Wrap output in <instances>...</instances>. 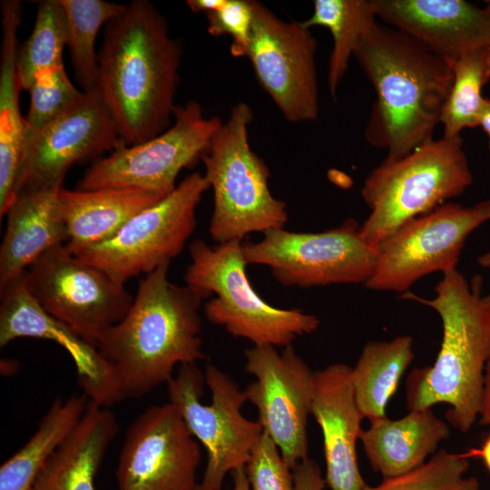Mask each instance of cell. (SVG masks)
Returning <instances> with one entry per match:
<instances>
[{
  "label": "cell",
  "instance_id": "obj_17",
  "mask_svg": "<svg viewBox=\"0 0 490 490\" xmlns=\"http://www.w3.org/2000/svg\"><path fill=\"white\" fill-rule=\"evenodd\" d=\"M201 449L176 407L141 413L129 426L116 468L117 490H197Z\"/></svg>",
  "mask_w": 490,
  "mask_h": 490
},
{
  "label": "cell",
  "instance_id": "obj_30",
  "mask_svg": "<svg viewBox=\"0 0 490 490\" xmlns=\"http://www.w3.org/2000/svg\"><path fill=\"white\" fill-rule=\"evenodd\" d=\"M67 21V46L74 75L83 92L96 88L98 54L95 42L102 26L121 15L127 5L103 0H60Z\"/></svg>",
  "mask_w": 490,
  "mask_h": 490
},
{
  "label": "cell",
  "instance_id": "obj_31",
  "mask_svg": "<svg viewBox=\"0 0 490 490\" xmlns=\"http://www.w3.org/2000/svg\"><path fill=\"white\" fill-rule=\"evenodd\" d=\"M65 46L67 21L60 0L38 2L33 31L17 48L16 68L22 91L29 90L38 73L64 64Z\"/></svg>",
  "mask_w": 490,
  "mask_h": 490
},
{
  "label": "cell",
  "instance_id": "obj_34",
  "mask_svg": "<svg viewBox=\"0 0 490 490\" xmlns=\"http://www.w3.org/2000/svg\"><path fill=\"white\" fill-rule=\"evenodd\" d=\"M245 471L250 490H294L292 469L264 432L250 452Z\"/></svg>",
  "mask_w": 490,
  "mask_h": 490
},
{
  "label": "cell",
  "instance_id": "obj_22",
  "mask_svg": "<svg viewBox=\"0 0 490 490\" xmlns=\"http://www.w3.org/2000/svg\"><path fill=\"white\" fill-rule=\"evenodd\" d=\"M118 430L114 414L89 401L79 422L41 468L32 490H95L94 477Z\"/></svg>",
  "mask_w": 490,
  "mask_h": 490
},
{
  "label": "cell",
  "instance_id": "obj_8",
  "mask_svg": "<svg viewBox=\"0 0 490 490\" xmlns=\"http://www.w3.org/2000/svg\"><path fill=\"white\" fill-rule=\"evenodd\" d=\"M169 402L205 448L207 464L197 490H222L226 475L245 467L263 433L260 422L243 416L244 390L224 371L207 364L180 366L167 383Z\"/></svg>",
  "mask_w": 490,
  "mask_h": 490
},
{
  "label": "cell",
  "instance_id": "obj_42",
  "mask_svg": "<svg viewBox=\"0 0 490 490\" xmlns=\"http://www.w3.org/2000/svg\"><path fill=\"white\" fill-rule=\"evenodd\" d=\"M459 490H481V488L475 477H467L464 479Z\"/></svg>",
  "mask_w": 490,
  "mask_h": 490
},
{
  "label": "cell",
  "instance_id": "obj_18",
  "mask_svg": "<svg viewBox=\"0 0 490 490\" xmlns=\"http://www.w3.org/2000/svg\"><path fill=\"white\" fill-rule=\"evenodd\" d=\"M0 292L1 348L19 338L54 341L74 359L79 385L90 401L105 407L124 398L113 369L96 347L37 303L26 287L24 273Z\"/></svg>",
  "mask_w": 490,
  "mask_h": 490
},
{
  "label": "cell",
  "instance_id": "obj_37",
  "mask_svg": "<svg viewBox=\"0 0 490 490\" xmlns=\"http://www.w3.org/2000/svg\"><path fill=\"white\" fill-rule=\"evenodd\" d=\"M478 420L480 425L490 426V353L485 368L484 387Z\"/></svg>",
  "mask_w": 490,
  "mask_h": 490
},
{
  "label": "cell",
  "instance_id": "obj_2",
  "mask_svg": "<svg viewBox=\"0 0 490 490\" xmlns=\"http://www.w3.org/2000/svg\"><path fill=\"white\" fill-rule=\"evenodd\" d=\"M375 91L365 138L403 157L434 140L452 83L451 61L378 21L354 55Z\"/></svg>",
  "mask_w": 490,
  "mask_h": 490
},
{
  "label": "cell",
  "instance_id": "obj_13",
  "mask_svg": "<svg viewBox=\"0 0 490 490\" xmlns=\"http://www.w3.org/2000/svg\"><path fill=\"white\" fill-rule=\"evenodd\" d=\"M24 279L47 313L94 346L104 330L125 317L134 298L124 284L77 259L65 244L40 256Z\"/></svg>",
  "mask_w": 490,
  "mask_h": 490
},
{
  "label": "cell",
  "instance_id": "obj_3",
  "mask_svg": "<svg viewBox=\"0 0 490 490\" xmlns=\"http://www.w3.org/2000/svg\"><path fill=\"white\" fill-rule=\"evenodd\" d=\"M169 266L163 264L140 280L125 317L95 341L124 398L145 396L167 384L176 366L205 358L199 310L207 297L169 281Z\"/></svg>",
  "mask_w": 490,
  "mask_h": 490
},
{
  "label": "cell",
  "instance_id": "obj_15",
  "mask_svg": "<svg viewBox=\"0 0 490 490\" xmlns=\"http://www.w3.org/2000/svg\"><path fill=\"white\" fill-rule=\"evenodd\" d=\"M316 50V39L302 22L284 21L254 1L246 57L288 122H310L318 116Z\"/></svg>",
  "mask_w": 490,
  "mask_h": 490
},
{
  "label": "cell",
  "instance_id": "obj_26",
  "mask_svg": "<svg viewBox=\"0 0 490 490\" xmlns=\"http://www.w3.org/2000/svg\"><path fill=\"white\" fill-rule=\"evenodd\" d=\"M413 359V339L407 335L365 345L351 368V383L356 403L369 422L387 416V403Z\"/></svg>",
  "mask_w": 490,
  "mask_h": 490
},
{
  "label": "cell",
  "instance_id": "obj_16",
  "mask_svg": "<svg viewBox=\"0 0 490 490\" xmlns=\"http://www.w3.org/2000/svg\"><path fill=\"white\" fill-rule=\"evenodd\" d=\"M245 358V370L255 377L244 389L247 401L256 407L263 432L292 469L308 458L315 372L291 345L281 353L273 346H253Z\"/></svg>",
  "mask_w": 490,
  "mask_h": 490
},
{
  "label": "cell",
  "instance_id": "obj_20",
  "mask_svg": "<svg viewBox=\"0 0 490 490\" xmlns=\"http://www.w3.org/2000/svg\"><path fill=\"white\" fill-rule=\"evenodd\" d=\"M351 368L334 363L315 372L311 415L320 427L326 483L331 490H363L357 442L365 418L354 397Z\"/></svg>",
  "mask_w": 490,
  "mask_h": 490
},
{
  "label": "cell",
  "instance_id": "obj_23",
  "mask_svg": "<svg viewBox=\"0 0 490 490\" xmlns=\"http://www.w3.org/2000/svg\"><path fill=\"white\" fill-rule=\"evenodd\" d=\"M359 440L374 472L392 477L426 463L438 444L450 436L449 426L431 410H409L398 419L373 420Z\"/></svg>",
  "mask_w": 490,
  "mask_h": 490
},
{
  "label": "cell",
  "instance_id": "obj_40",
  "mask_svg": "<svg viewBox=\"0 0 490 490\" xmlns=\"http://www.w3.org/2000/svg\"><path fill=\"white\" fill-rule=\"evenodd\" d=\"M478 126L482 128L488 140V148L490 151V97H484Z\"/></svg>",
  "mask_w": 490,
  "mask_h": 490
},
{
  "label": "cell",
  "instance_id": "obj_36",
  "mask_svg": "<svg viewBox=\"0 0 490 490\" xmlns=\"http://www.w3.org/2000/svg\"><path fill=\"white\" fill-rule=\"evenodd\" d=\"M294 490H324L327 483L320 467L309 457L292 468Z\"/></svg>",
  "mask_w": 490,
  "mask_h": 490
},
{
  "label": "cell",
  "instance_id": "obj_4",
  "mask_svg": "<svg viewBox=\"0 0 490 490\" xmlns=\"http://www.w3.org/2000/svg\"><path fill=\"white\" fill-rule=\"evenodd\" d=\"M482 284L480 276L469 283L456 269L443 274L435 287L434 299L407 292L403 296L432 308L443 328L440 350L433 366L414 368L407 377V407L422 410L447 404L446 420L465 434L478 420L490 353V309L484 301Z\"/></svg>",
  "mask_w": 490,
  "mask_h": 490
},
{
  "label": "cell",
  "instance_id": "obj_28",
  "mask_svg": "<svg viewBox=\"0 0 490 490\" xmlns=\"http://www.w3.org/2000/svg\"><path fill=\"white\" fill-rule=\"evenodd\" d=\"M313 6L312 15L302 24L309 29L316 25L325 27L331 34L328 84L335 97L351 56L378 19L373 0H315Z\"/></svg>",
  "mask_w": 490,
  "mask_h": 490
},
{
  "label": "cell",
  "instance_id": "obj_9",
  "mask_svg": "<svg viewBox=\"0 0 490 490\" xmlns=\"http://www.w3.org/2000/svg\"><path fill=\"white\" fill-rule=\"evenodd\" d=\"M210 189L193 172L163 199L132 218L112 238L100 243L69 247L80 260L124 284L132 277L170 264L183 250L196 227V210Z\"/></svg>",
  "mask_w": 490,
  "mask_h": 490
},
{
  "label": "cell",
  "instance_id": "obj_39",
  "mask_svg": "<svg viewBox=\"0 0 490 490\" xmlns=\"http://www.w3.org/2000/svg\"><path fill=\"white\" fill-rule=\"evenodd\" d=\"M226 0H188L186 3L193 13H204L220 8Z\"/></svg>",
  "mask_w": 490,
  "mask_h": 490
},
{
  "label": "cell",
  "instance_id": "obj_29",
  "mask_svg": "<svg viewBox=\"0 0 490 490\" xmlns=\"http://www.w3.org/2000/svg\"><path fill=\"white\" fill-rule=\"evenodd\" d=\"M453 79L442 113L443 137L460 136L478 126L484 97L490 80V44L464 53L452 63Z\"/></svg>",
  "mask_w": 490,
  "mask_h": 490
},
{
  "label": "cell",
  "instance_id": "obj_11",
  "mask_svg": "<svg viewBox=\"0 0 490 490\" xmlns=\"http://www.w3.org/2000/svg\"><path fill=\"white\" fill-rule=\"evenodd\" d=\"M242 253L248 265L267 266L279 283L299 288L366 283L377 259L352 219L315 233L270 230L259 241L242 242Z\"/></svg>",
  "mask_w": 490,
  "mask_h": 490
},
{
  "label": "cell",
  "instance_id": "obj_25",
  "mask_svg": "<svg viewBox=\"0 0 490 490\" xmlns=\"http://www.w3.org/2000/svg\"><path fill=\"white\" fill-rule=\"evenodd\" d=\"M162 199L131 188H61L59 201L69 236L66 245L81 247L107 240L132 218Z\"/></svg>",
  "mask_w": 490,
  "mask_h": 490
},
{
  "label": "cell",
  "instance_id": "obj_32",
  "mask_svg": "<svg viewBox=\"0 0 490 490\" xmlns=\"http://www.w3.org/2000/svg\"><path fill=\"white\" fill-rule=\"evenodd\" d=\"M468 468L469 461L461 454L440 449L417 468L385 477L377 485L366 484L363 490H459Z\"/></svg>",
  "mask_w": 490,
  "mask_h": 490
},
{
  "label": "cell",
  "instance_id": "obj_33",
  "mask_svg": "<svg viewBox=\"0 0 490 490\" xmlns=\"http://www.w3.org/2000/svg\"><path fill=\"white\" fill-rule=\"evenodd\" d=\"M27 92L30 104L24 119L28 130H36L49 123L83 93L71 82L64 64L38 73Z\"/></svg>",
  "mask_w": 490,
  "mask_h": 490
},
{
  "label": "cell",
  "instance_id": "obj_10",
  "mask_svg": "<svg viewBox=\"0 0 490 490\" xmlns=\"http://www.w3.org/2000/svg\"><path fill=\"white\" fill-rule=\"evenodd\" d=\"M173 118L161 134L141 143L122 144L93 162L78 190L131 188L162 198L173 191L181 171L201 159L222 124L216 116L206 117L195 101L176 106Z\"/></svg>",
  "mask_w": 490,
  "mask_h": 490
},
{
  "label": "cell",
  "instance_id": "obj_5",
  "mask_svg": "<svg viewBox=\"0 0 490 490\" xmlns=\"http://www.w3.org/2000/svg\"><path fill=\"white\" fill-rule=\"evenodd\" d=\"M472 181L461 136L434 139L403 157L386 158L361 189L370 214L360 235L377 249L401 225L459 196Z\"/></svg>",
  "mask_w": 490,
  "mask_h": 490
},
{
  "label": "cell",
  "instance_id": "obj_12",
  "mask_svg": "<svg viewBox=\"0 0 490 490\" xmlns=\"http://www.w3.org/2000/svg\"><path fill=\"white\" fill-rule=\"evenodd\" d=\"M488 220L490 200L472 206L445 203L407 221L378 245L375 270L366 287L407 292L427 274L456 270L467 237Z\"/></svg>",
  "mask_w": 490,
  "mask_h": 490
},
{
  "label": "cell",
  "instance_id": "obj_24",
  "mask_svg": "<svg viewBox=\"0 0 490 490\" xmlns=\"http://www.w3.org/2000/svg\"><path fill=\"white\" fill-rule=\"evenodd\" d=\"M18 0L1 3L2 42L0 58V216L14 198L26 122L19 104L22 91L16 68L18 28L22 19Z\"/></svg>",
  "mask_w": 490,
  "mask_h": 490
},
{
  "label": "cell",
  "instance_id": "obj_44",
  "mask_svg": "<svg viewBox=\"0 0 490 490\" xmlns=\"http://www.w3.org/2000/svg\"><path fill=\"white\" fill-rule=\"evenodd\" d=\"M484 301L485 302L487 307L490 309V292L487 295L484 296Z\"/></svg>",
  "mask_w": 490,
  "mask_h": 490
},
{
  "label": "cell",
  "instance_id": "obj_6",
  "mask_svg": "<svg viewBox=\"0 0 490 490\" xmlns=\"http://www.w3.org/2000/svg\"><path fill=\"white\" fill-rule=\"evenodd\" d=\"M252 117L247 103L235 104L201 156L213 191L209 233L218 244L283 229L288 220L286 203L270 191L267 164L249 144Z\"/></svg>",
  "mask_w": 490,
  "mask_h": 490
},
{
  "label": "cell",
  "instance_id": "obj_27",
  "mask_svg": "<svg viewBox=\"0 0 490 490\" xmlns=\"http://www.w3.org/2000/svg\"><path fill=\"white\" fill-rule=\"evenodd\" d=\"M85 394L56 398L27 442L0 467V490H32L41 468L84 414Z\"/></svg>",
  "mask_w": 490,
  "mask_h": 490
},
{
  "label": "cell",
  "instance_id": "obj_7",
  "mask_svg": "<svg viewBox=\"0 0 490 490\" xmlns=\"http://www.w3.org/2000/svg\"><path fill=\"white\" fill-rule=\"evenodd\" d=\"M191 263L186 285L215 297L204 305L206 318L229 334L253 346L287 347L298 338L314 332L319 319L299 309H278L264 300L250 282L242 241L208 245L202 240L189 247Z\"/></svg>",
  "mask_w": 490,
  "mask_h": 490
},
{
  "label": "cell",
  "instance_id": "obj_38",
  "mask_svg": "<svg viewBox=\"0 0 490 490\" xmlns=\"http://www.w3.org/2000/svg\"><path fill=\"white\" fill-rule=\"evenodd\" d=\"M461 455L467 459L470 457L480 458L490 473V434L485 436L478 448H470Z\"/></svg>",
  "mask_w": 490,
  "mask_h": 490
},
{
  "label": "cell",
  "instance_id": "obj_14",
  "mask_svg": "<svg viewBox=\"0 0 490 490\" xmlns=\"http://www.w3.org/2000/svg\"><path fill=\"white\" fill-rule=\"evenodd\" d=\"M122 144L117 125L98 89L83 92L49 123L26 129L14 197L24 191L63 187L73 165L94 162Z\"/></svg>",
  "mask_w": 490,
  "mask_h": 490
},
{
  "label": "cell",
  "instance_id": "obj_1",
  "mask_svg": "<svg viewBox=\"0 0 490 490\" xmlns=\"http://www.w3.org/2000/svg\"><path fill=\"white\" fill-rule=\"evenodd\" d=\"M181 54L165 17L149 1H132L105 25L96 88L125 145L172 125Z\"/></svg>",
  "mask_w": 490,
  "mask_h": 490
},
{
  "label": "cell",
  "instance_id": "obj_19",
  "mask_svg": "<svg viewBox=\"0 0 490 490\" xmlns=\"http://www.w3.org/2000/svg\"><path fill=\"white\" fill-rule=\"evenodd\" d=\"M377 19L453 62L490 44V12L465 0H373Z\"/></svg>",
  "mask_w": 490,
  "mask_h": 490
},
{
  "label": "cell",
  "instance_id": "obj_21",
  "mask_svg": "<svg viewBox=\"0 0 490 490\" xmlns=\"http://www.w3.org/2000/svg\"><path fill=\"white\" fill-rule=\"evenodd\" d=\"M61 188L16 193L5 215L0 248V289L22 275L40 256L69 239L59 201Z\"/></svg>",
  "mask_w": 490,
  "mask_h": 490
},
{
  "label": "cell",
  "instance_id": "obj_35",
  "mask_svg": "<svg viewBox=\"0 0 490 490\" xmlns=\"http://www.w3.org/2000/svg\"><path fill=\"white\" fill-rule=\"evenodd\" d=\"M208 32L213 36L230 35L233 56H246L253 17L254 1L226 0L218 9L206 14Z\"/></svg>",
  "mask_w": 490,
  "mask_h": 490
},
{
  "label": "cell",
  "instance_id": "obj_41",
  "mask_svg": "<svg viewBox=\"0 0 490 490\" xmlns=\"http://www.w3.org/2000/svg\"><path fill=\"white\" fill-rule=\"evenodd\" d=\"M233 488L232 490H250L245 467L232 472Z\"/></svg>",
  "mask_w": 490,
  "mask_h": 490
},
{
  "label": "cell",
  "instance_id": "obj_45",
  "mask_svg": "<svg viewBox=\"0 0 490 490\" xmlns=\"http://www.w3.org/2000/svg\"><path fill=\"white\" fill-rule=\"evenodd\" d=\"M485 7L488 9V11L490 12V1H486V5Z\"/></svg>",
  "mask_w": 490,
  "mask_h": 490
},
{
  "label": "cell",
  "instance_id": "obj_43",
  "mask_svg": "<svg viewBox=\"0 0 490 490\" xmlns=\"http://www.w3.org/2000/svg\"><path fill=\"white\" fill-rule=\"evenodd\" d=\"M477 262L483 268H490V250L480 255L477 259Z\"/></svg>",
  "mask_w": 490,
  "mask_h": 490
}]
</instances>
